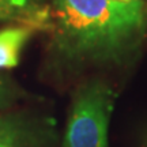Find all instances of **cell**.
<instances>
[{
  "mask_svg": "<svg viewBox=\"0 0 147 147\" xmlns=\"http://www.w3.org/2000/svg\"><path fill=\"white\" fill-rule=\"evenodd\" d=\"M49 55L60 74L95 65H124L147 34L146 5L113 0H49Z\"/></svg>",
  "mask_w": 147,
  "mask_h": 147,
  "instance_id": "obj_1",
  "label": "cell"
},
{
  "mask_svg": "<svg viewBox=\"0 0 147 147\" xmlns=\"http://www.w3.org/2000/svg\"><path fill=\"white\" fill-rule=\"evenodd\" d=\"M116 93L102 80H90L75 93L63 147H109V120Z\"/></svg>",
  "mask_w": 147,
  "mask_h": 147,
  "instance_id": "obj_2",
  "label": "cell"
},
{
  "mask_svg": "<svg viewBox=\"0 0 147 147\" xmlns=\"http://www.w3.org/2000/svg\"><path fill=\"white\" fill-rule=\"evenodd\" d=\"M0 21H15L36 32H48V4L36 0H0Z\"/></svg>",
  "mask_w": 147,
  "mask_h": 147,
  "instance_id": "obj_3",
  "label": "cell"
},
{
  "mask_svg": "<svg viewBox=\"0 0 147 147\" xmlns=\"http://www.w3.org/2000/svg\"><path fill=\"white\" fill-rule=\"evenodd\" d=\"M34 32L27 26H11L0 30V69L14 68L19 64L22 49Z\"/></svg>",
  "mask_w": 147,
  "mask_h": 147,
  "instance_id": "obj_4",
  "label": "cell"
},
{
  "mask_svg": "<svg viewBox=\"0 0 147 147\" xmlns=\"http://www.w3.org/2000/svg\"><path fill=\"white\" fill-rule=\"evenodd\" d=\"M51 132L22 124L19 121L0 119V147L38 146L44 139L51 138Z\"/></svg>",
  "mask_w": 147,
  "mask_h": 147,
  "instance_id": "obj_5",
  "label": "cell"
},
{
  "mask_svg": "<svg viewBox=\"0 0 147 147\" xmlns=\"http://www.w3.org/2000/svg\"><path fill=\"white\" fill-rule=\"evenodd\" d=\"M14 97H15L14 90L11 89L10 84L0 76V108L8 106L11 104V101L14 100Z\"/></svg>",
  "mask_w": 147,
  "mask_h": 147,
  "instance_id": "obj_6",
  "label": "cell"
},
{
  "mask_svg": "<svg viewBox=\"0 0 147 147\" xmlns=\"http://www.w3.org/2000/svg\"><path fill=\"white\" fill-rule=\"evenodd\" d=\"M113 1H115V3H119V4H121V5H124V7H129V8L146 5V3L142 1V0H113Z\"/></svg>",
  "mask_w": 147,
  "mask_h": 147,
  "instance_id": "obj_7",
  "label": "cell"
},
{
  "mask_svg": "<svg viewBox=\"0 0 147 147\" xmlns=\"http://www.w3.org/2000/svg\"><path fill=\"white\" fill-rule=\"evenodd\" d=\"M146 23H147V3H146Z\"/></svg>",
  "mask_w": 147,
  "mask_h": 147,
  "instance_id": "obj_8",
  "label": "cell"
},
{
  "mask_svg": "<svg viewBox=\"0 0 147 147\" xmlns=\"http://www.w3.org/2000/svg\"><path fill=\"white\" fill-rule=\"evenodd\" d=\"M146 147H147V144H146Z\"/></svg>",
  "mask_w": 147,
  "mask_h": 147,
  "instance_id": "obj_9",
  "label": "cell"
}]
</instances>
